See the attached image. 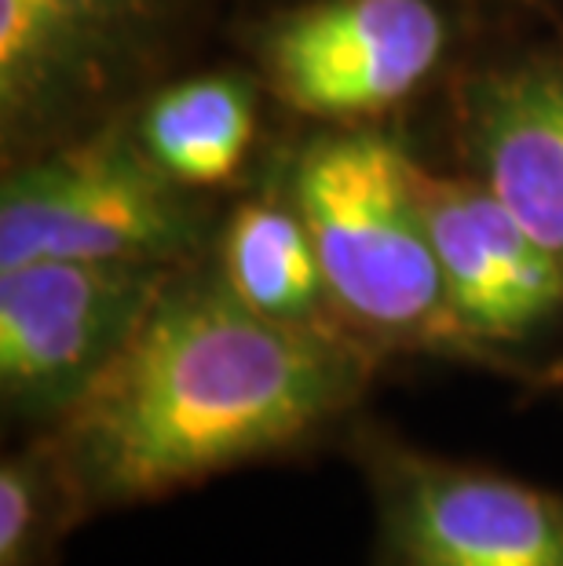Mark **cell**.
Wrapping results in <instances>:
<instances>
[{
	"mask_svg": "<svg viewBox=\"0 0 563 566\" xmlns=\"http://www.w3.org/2000/svg\"><path fill=\"white\" fill-rule=\"evenodd\" d=\"M380 358L344 329L242 304L217 268L184 263L111 373L48 428L88 515L139 509L326 436Z\"/></svg>",
	"mask_w": 563,
	"mask_h": 566,
	"instance_id": "6da1fadb",
	"label": "cell"
},
{
	"mask_svg": "<svg viewBox=\"0 0 563 566\" xmlns=\"http://www.w3.org/2000/svg\"><path fill=\"white\" fill-rule=\"evenodd\" d=\"M374 566H563V493L388 431L358 436Z\"/></svg>",
	"mask_w": 563,
	"mask_h": 566,
	"instance_id": "277c9868",
	"label": "cell"
},
{
	"mask_svg": "<svg viewBox=\"0 0 563 566\" xmlns=\"http://www.w3.org/2000/svg\"><path fill=\"white\" fill-rule=\"evenodd\" d=\"M253 84L238 74L176 81L136 117V136L154 165L187 190L231 179L253 147Z\"/></svg>",
	"mask_w": 563,
	"mask_h": 566,
	"instance_id": "8fae6325",
	"label": "cell"
},
{
	"mask_svg": "<svg viewBox=\"0 0 563 566\" xmlns=\"http://www.w3.org/2000/svg\"><path fill=\"white\" fill-rule=\"evenodd\" d=\"M465 143L479 184L563 271V59H526L465 92Z\"/></svg>",
	"mask_w": 563,
	"mask_h": 566,
	"instance_id": "9c48e42d",
	"label": "cell"
},
{
	"mask_svg": "<svg viewBox=\"0 0 563 566\" xmlns=\"http://www.w3.org/2000/svg\"><path fill=\"white\" fill-rule=\"evenodd\" d=\"M173 271L117 260H33L0 271L8 420L41 431L63 424L122 358Z\"/></svg>",
	"mask_w": 563,
	"mask_h": 566,
	"instance_id": "5b68a950",
	"label": "cell"
},
{
	"mask_svg": "<svg viewBox=\"0 0 563 566\" xmlns=\"http://www.w3.org/2000/svg\"><path fill=\"white\" fill-rule=\"evenodd\" d=\"M201 245L187 187L161 172L136 125L8 168L0 190V271L33 260H117L179 268Z\"/></svg>",
	"mask_w": 563,
	"mask_h": 566,
	"instance_id": "3957f363",
	"label": "cell"
},
{
	"mask_svg": "<svg viewBox=\"0 0 563 566\" xmlns=\"http://www.w3.org/2000/svg\"><path fill=\"white\" fill-rule=\"evenodd\" d=\"M217 271L227 289L260 315L341 329L315 242L293 201H249L234 209L220 238Z\"/></svg>",
	"mask_w": 563,
	"mask_h": 566,
	"instance_id": "30bf717a",
	"label": "cell"
},
{
	"mask_svg": "<svg viewBox=\"0 0 563 566\" xmlns=\"http://www.w3.org/2000/svg\"><path fill=\"white\" fill-rule=\"evenodd\" d=\"M290 201L315 242L333 318L377 358L494 366L453 315L414 190V158L385 132H326L296 154Z\"/></svg>",
	"mask_w": 563,
	"mask_h": 566,
	"instance_id": "7a4b0ae2",
	"label": "cell"
},
{
	"mask_svg": "<svg viewBox=\"0 0 563 566\" xmlns=\"http://www.w3.org/2000/svg\"><path fill=\"white\" fill-rule=\"evenodd\" d=\"M414 190L453 315L509 369L512 347L563 318V271L476 176H439L414 161Z\"/></svg>",
	"mask_w": 563,
	"mask_h": 566,
	"instance_id": "52a82bcc",
	"label": "cell"
},
{
	"mask_svg": "<svg viewBox=\"0 0 563 566\" xmlns=\"http://www.w3.org/2000/svg\"><path fill=\"white\" fill-rule=\"evenodd\" d=\"M161 0H0V128L8 154L95 99L150 33Z\"/></svg>",
	"mask_w": 563,
	"mask_h": 566,
	"instance_id": "ba28073f",
	"label": "cell"
},
{
	"mask_svg": "<svg viewBox=\"0 0 563 566\" xmlns=\"http://www.w3.org/2000/svg\"><path fill=\"white\" fill-rule=\"evenodd\" d=\"M92 520L48 431L0 461V566H55Z\"/></svg>",
	"mask_w": 563,
	"mask_h": 566,
	"instance_id": "7c38bea8",
	"label": "cell"
},
{
	"mask_svg": "<svg viewBox=\"0 0 563 566\" xmlns=\"http://www.w3.org/2000/svg\"><path fill=\"white\" fill-rule=\"evenodd\" d=\"M447 19L432 0H319L263 30L271 92L296 114L358 122L385 114L436 74Z\"/></svg>",
	"mask_w": 563,
	"mask_h": 566,
	"instance_id": "8992f818",
	"label": "cell"
}]
</instances>
